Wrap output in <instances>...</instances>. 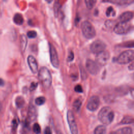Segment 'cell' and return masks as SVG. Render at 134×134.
<instances>
[{"label": "cell", "instance_id": "e575fe53", "mask_svg": "<svg viewBox=\"0 0 134 134\" xmlns=\"http://www.w3.org/2000/svg\"><path fill=\"white\" fill-rule=\"evenodd\" d=\"M4 84V82L3 79L0 78V86H3Z\"/></svg>", "mask_w": 134, "mask_h": 134}, {"label": "cell", "instance_id": "e0dca14e", "mask_svg": "<svg viewBox=\"0 0 134 134\" xmlns=\"http://www.w3.org/2000/svg\"><path fill=\"white\" fill-rule=\"evenodd\" d=\"M118 134H132V131L130 127H124L116 130Z\"/></svg>", "mask_w": 134, "mask_h": 134}, {"label": "cell", "instance_id": "484cf974", "mask_svg": "<svg viewBox=\"0 0 134 134\" xmlns=\"http://www.w3.org/2000/svg\"><path fill=\"white\" fill-rule=\"evenodd\" d=\"M33 131L36 134H39L41 132L40 125L38 123H35L33 126Z\"/></svg>", "mask_w": 134, "mask_h": 134}, {"label": "cell", "instance_id": "5bb4252c", "mask_svg": "<svg viewBox=\"0 0 134 134\" xmlns=\"http://www.w3.org/2000/svg\"><path fill=\"white\" fill-rule=\"evenodd\" d=\"M133 18V13L132 12H125L121 14L119 16V21L129 22Z\"/></svg>", "mask_w": 134, "mask_h": 134}, {"label": "cell", "instance_id": "ffe728a7", "mask_svg": "<svg viewBox=\"0 0 134 134\" xmlns=\"http://www.w3.org/2000/svg\"><path fill=\"white\" fill-rule=\"evenodd\" d=\"M60 8H61V4L60 2L58 1H55L54 6H53V9H54V14L55 17L58 16Z\"/></svg>", "mask_w": 134, "mask_h": 134}, {"label": "cell", "instance_id": "44dd1931", "mask_svg": "<svg viewBox=\"0 0 134 134\" xmlns=\"http://www.w3.org/2000/svg\"><path fill=\"white\" fill-rule=\"evenodd\" d=\"M81 105H82V102L80 99H77L75 100L73 104V107L74 110L76 111H79L81 108Z\"/></svg>", "mask_w": 134, "mask_h": 134}, {"label": "cell", "instance_id": "52a82bcc", "mask_svg": "<svg viewBox=\"0 0 134 134\" xmlns=\"http://www.w3.org/2000/svg\"><path fill=\"white\" fill-rule=\"evenodd\" d=\"M96 54V62L98 65H105L107 64L110 58L109 53L107 51L104 50Z\"/></svg>", "mask_w": 134, "mask_h": 134}, {"label": "cell", "instance_id": "603a6c76", "mask_svg": "<svg viewBox=\"0 0 134 134\" xmlns=\"http://www.w3.org/2000/svg\"><path fill=\"white\" fill-rule=\"evenodd\" d=\"M133 122V118L130 116L125 117L120 122L121 124H132Z\"/></svg>", "mask_w": 134, "mask_h": 134}, {"label": "cell", "instance_id": "30bf717a", "mask_svg": "<svg viewBox=\"0 0 134 134\" xmlns=\"http://www.w3.org/2000/svg\"><path fill=\"white\" fill-rule=\"evenodd\" d=\"M86 68L89 73L92 75L97 74L100 70L99 66L97 63L91 59H87L86 60Z\"/></svg>", "mask_w": 134, "mask_h": 134}, {"label": "cell", "instance_id": "4dcf8cb0", "mask_svg": "<svg viewBox=\"0 0 134 134\" xmlns=\"http://www.w3.org/2000/svg\"><path fill=\"white\" fill-rule=\"evenodd\" d=\"M73 59H74V53L72 51H71L69 53V54L67 58V61L68 62H71L73 60Z\"/></svg>", "mask_w": 134, "mask_h": 134}, {"label": "cell", "instance_id": "6da1fadb", "mask_svg": "<svg viewBox=\"0 0 134 134\" xmlns=\"http://www.w3.org/2000/svg\"><path fill=\"white\" fill-rule=\"evenodd\" d=\"M114 117V113L113 110L108 106L103 107L98 114L99 120L106 125L110 124L113 121Z\"/></svg>", "mask_w": 134, "mask_h": 134}, {"label": "cell", "instance_id": "8fae6325", "mask_svg": "<svg viewBox=\"0 0 134 134\" xmlns=\"http://www.w3.org/2000/svg\"><path fill=\"white\" fill-rule=\"evenodd\" d=\"M100 104L99 98L97 96H92L89 99L87 104V108L90 111H95L99 107Z\"/></svg>", "mask_w": 134, "mask_h": 134}, {"label": "cell", "instance_id": "5b68a950", "mask_svg": "<svg viewBox=\"0 0 134 134\" xmlns=\"http://www.w3.org/2000/svg\"><path fill=\"white\" fill-rule=\"evenodd\" d=\"M131 25L129 22L119 21L114 27V31L119 35L126 34L132 29Z\"/></svg>", "mask_w": 134, "mask_h": 134}, {"label": "cell", "instance_id": "4316f807", "mask_svg": "<svg viewBox=\"0 0 134 134\" xmlns=\"http://www.w3.org/2000/svg\"><path fill=\"white\" fill-rule=\"evenodd\" d=\"M27 35L29 38H34L37 36V32L35 30H30L27 32Z\"/></svg>", "mask_w": 134, "mask_h": 134}, {"label": "cell", "instance_id": "7a4b0ae2", "mask_svg": "<svg viewBox=\"0 0 134 134\" xmlns=\"http://www.w3.org/2000/svg\"><path fill=\"white\" fill-rule=\"evenodd\" d=\"M39 82L45 88H48L52 83V76L48 69L45 66L40 68L38 71Z\"/></svg>", "mask_w": 134, "mask_h": 134}, {"label": "cell", "instance_id": "d6986e66", "mask_svg": "<svg viewBox=\"0 0 134 134\" xmlns=\"http://www.w3.org/2000/svg\"><path fill=\"white\" fill-rule=\"evenodd\" d=\"M27 44V37L25 35H22L20 36V45L21 48L23 51H25Z\"/></svg>", "mask_w": 134, "mask_h": 134}, {"label": "cell", "instance_id": "7402d4cb", "mask_svg": "<svg viewBox=\"0 0 134 134\" xmlns=\"http://www.w3.org/2000/svg\"><path fill=\"white\" fill-rule=\"evenodd\" d=\"M16 105L18 108H21L22 107L24 104H25V100L23 97L21 96H18L16 98Z\"/></svg>", "mask_w": 134, "mask_h": 134}, {"label": "cell", "instance_id": "d4e9b609", "mask_svg": "<svg viewBox=\"0 0 134 134\" xmlns=\"http://www.w3.org/2000/svg\"><path fill=\"white\" fill-rule=\"evenodd\" d=\"M46 102V98L44 97L43 96H40L36 98L35 99V103L37 105H43Z\"/></svg>", "mask_w": 134, "mask_h": 134}, {"label": "cell", "instance_id": "ac0fdd59", "mask_svg": "<svg viewBox=\"0 0 134 134\" xmlns=\"http://www.w3.org/2000/svg\"><path fill=\"white\" fill-rule=\"evenodd\" d=\"M106 130V128L104 125H99L96 127L94 134H105Z\"/></svg>", "mask_w": 134, "mask_h": 134}, {"label": "cell", "instance_id": "f1b7e54d", "mask_svg": "<svg viewBox=\"0 0 134 134\" xmlns=\"http://www.w3.org/2000/svg\"><path fill=\"white\" fill-rule=\"evenodd\" d=\"M74 91L77 93H82L83 91L82 86L80 84H77L74 87Z\"/></svg>", "mask_w": 134, "mask_h": 134}, {"label": "cell", "instance_id": "836d02e7", "mask_svg": "<svg viewBox=\"0 0 134 134\" xmlns=\"http://www.w3.org/2000/svg\"><path fill=\"white\" fill-rule=\"evenodd\" d=\"M128 69L130 70H133V63H132L130 64V65H129L128 66Z\"/></svg>", "mask_w": 134, "mask_h": 134}, {"label": "cell", "instance_id": "d6a6232c", "mask_svg": "<svg viewBox=\"0 0 134 134\" xmlns=\"http://www.w3.org/2000/svg\"><path fill=\"white\" fill-rule=\"evenodd\" d=\"M17 125H18V123H17V121L16 119H14L13 121V128H16L17 127Z\"/></svg>", "mask_w": 134, "mask_h": 134}, {"label": "cell", "instance_id": "cb8c5ba5", "mask_svg": "<svg viewBox=\"0 0 134 134\" xmlns=\"http://www.w3.org/2000/svg\"><path fill=\"white\" fill-rule=\"evenodd\" d=\"M85 3L87 8L89 9H92L96 3V1L95 0H85Z\"/></svg>", "mask_w": 134, "mask_h": 134}, {"label": "cell", "instance_id": "d590c367", "mask_svg": "<svg viewBox=\"0 0 134 134\" xmlns=\"http://www.w3.org/2000/svg\"><path fill=\"white\" fill-rule=\"evenodd\" d=\"M109 134H118V133L117 132V131H114V132H111Z\"/></svg>", "mask_w": 134, "mask_h": 134}, {"label": "cell", "instance_id": "8d00e7d4", "mask_svg": "<svg viewBox=\"0 0 134 134\" xmlns=\"http://www.w3.org/2000/svg\"><path fill=\"white\" fill-rule=\"evenodd\" d=\"M2 105H1V104L0 103V114H1V111H2Z\"/></svg>", "mask_w": 134, "mask_h": 134}, {"label": "cell", "instance_id": "ba28073f", "mask_svg": "<svg viewBox=\"0 0 134 134\" xmlns=\"http://www.w3.org/2000/svg\"><path fill=\"white\" fill-rule=\"evenodd\" d=\"M49 45L51 63L54 68H58L59 66V60L57 50L51 43H49Z\"/></svg>", "mask_w": 134, "mask_h": 134}, {"label": "cell", "instance_id": "1f68e13d", "mask_svg": "<svg viewBox=\"0 0 134 134\" xmlns=\"http://www.w3.org/2000/svg\"><path fill=\"white\" fill-rule=\"evenodd\" d=\"M44 134H52L51 129L49 127H47L45 128L44 130Z\"/></svg>", "mask_w": 134, "mask_h": 134}, {"label": "cell", "instance_id": "7c38bea8", "mask_svg": "<svg viewBox=\"0 0 134 134\" xmlns=\"http://www.w3.org/2000/svg\"><path fill=\"white\" fill-rule=\"evenodd\" d=\"M27 62L29 67L33 73H36L38 71L37 62L32 55H29L27 58Z\"/></svg>", "mask_w": 134, "mask_h": 134}, {"label": "cell", "instance_id": "3957f363", "mask_svg": "<svg viewBox=\"0 0 134 134\" xmlns=\"http://www.w3.org/2000/svg\"><path fill=\"white\" fill-rule=\"evenodd\" d=\"M81 29L84 36L87 39H92L96 35V30L89 21L85 20L82 22Z\"/></svg>", "mask_w": 134, "mask_h": 134}, {"label": "cell", "instance_id": "f546056e", "mask_svg": "<svg viewBox=\"0 0 134 134\" xmlns=\"http://www.w3.org/2000/svg\"><path fill=\"white\" fill-rule=\"evenodd\" d=\"M37 86H38V83L37 82H32L31 83L30 87H29L30 91H32L34 90H35L37 88Z\"/></svg>", "mask_w": 134, "mask_h": 134}, {"label": "cell", "instance_id": "8992f818", "mask_svg": "<svg viewBox=\"0 0 134 134\" xmlns=\"http://www.w3.org/2000/svg\"><path fill=\"white\" fill-rule=\"evenodd\" d=\"M67 120L71 134H78V129L73 112L69 110L67 112Z\"/></svg>", "mask_w": 134, "mask_h": 134}, {"label": "cell", "instance_id": "9a60e30c", "mask_svg": "<svg viewBox=\"0 0 134 134\" xmlns=\"http://www.w3.org/2000/svg\"><path fill=\"white\" fill-rule=\"evenodd\" d=\"M13 20L16 24L21 25L24 22V18L23 17V16L20 14L17 13L14 16Z\"/></svg>", "mask_w": 134, "mask_h": 134}, {"label": "cell", "instance_id": "277c9868", "mask_svg": "<svg viewBox=\"0 0 134 134\" xmlns=\"http://www.w3.org/2000/svg\"><path fill=\"white\" fill-rule=\"evenodd\" d=\"M134 58V52L132 50H127L121 52L116 59L118 63L125 64L132 61Z\"/></svg>", "mask_w": 134, "mask_h": 134}, {"label": "cell", "instance_id": "83f0119b", "mask_svg": "<svg viewBox=\"0 0 134 134\" xmlns=\"http://www.w3.org/2000/svg\"><path fill=\"white\" fill-rule=\"evenodd\" d=\"M113 13L115 14V12H114V9L113 8L111 7V6H109L107 8V10H106V16L109 17L110 16V15H113Z\"/></svg>", "mask_w": 134, "mask_h": 134}, {"label": "cell", "instance_id": "9c48e42d", "mask_svg": "<svg viewBox=\"0 0 134 134\" xmlns=\"http://www.w3.org/2000/svg\"><path fill=\"white\" fill-rule=\"evenodd\" d=\"M106 44L100 40H96L92 43L90 46L91 51L94 53L97 54L105 50L106 48Z\"/></svg>", "mask_w": 134, "mask_h": 134}, {"label": "cell", "instance_id": "4fadbf2b", "mask_svg": "<svg viewBox=\"0 0 134 134\" xmlns=\"http://www.w3.org/2000/svg\"><path fill=\"white\" fill-rule=\"evenodd\" d=\"M37 110L36 107L32 105H30L28 112V119L30 121H32L37 117Z\"/></svg>", "mask_w": 134, "mask_h": 134}, {"label": "cell", "instance_id": "2e32d148", "mask_svg": "<svg viewBox=\"0 0 134 134\" xmlns=\"http://www.w3.org/2000/svg\"><path fill=\"white\" fill-rule=\"evenodd\" d=\"M104 2H109L111 3H114L115 4L118 5H126V4H130V3H132L133 1H127V0H112V1H105Z\"/></svg>", "mask_w": 134, "mask_h": 134}]
</instances>
